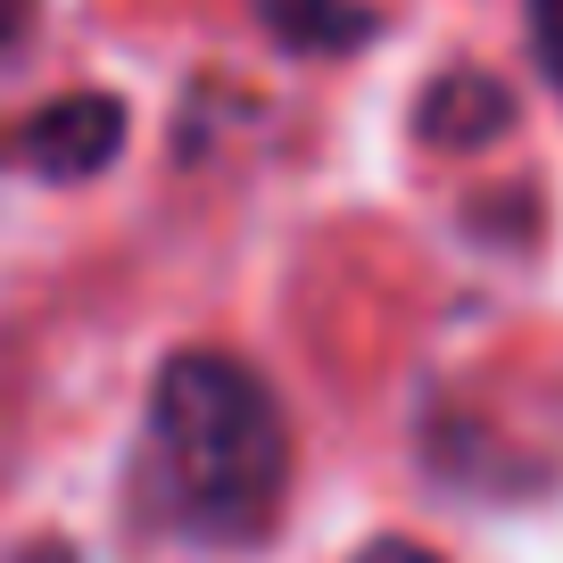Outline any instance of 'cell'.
Segmentation results:
<instances>
[{"label":"cell","mask_w":563,"mask_h":563,"mask_svg":"<svg viewBox=\"0 0 563 563\" xmlns=\"http://www.w3.org/2000/svg\"><path fill=\"white\" fill-rule=\"evenodd\" d=\"M150 464L166 481V522L183 539H265L290 489V422H282L274 382L224 349L166 356L158 389H150Z\"/></svg>","instance_id":"6da1fadb"},{"label":"cell","mask_w":563,"mask_h":563,"mask_svg":"<svg viewBox=\"0 0 563 563\" xmlns=\"http://www.w3.org/2000/svg\"><path fill=\"white\" fill-rule=\"evenodd\" d=\"M117 150H124V100L117 91H58L18 133V158L51 183H91L100 166H117Z\"/></svg>","instance_id":"7a4b0ae2"},{"label":"cell","mask_w":563,"mask_h":563,"mask_svg":"<svg viewBox=\"0 0 563 563\" xmlns=\"http://www.w3.org/2000/svg\"><path fill=\"white\" fill-rule=\"evenodd\" d=\"M514 84H497L489 67H448V75H431L422 84V100H415V133L431 141V150H489V141H506L514 133Z\"/></svg>","instance_id":"3957f363"},{"label":"cell","mask_w":563,"mask_h":563,"mask_svg":"<svg viewBox=\"0 0 563 563\" xmlns=\"http://www.w3.org/2000/svg\"><path fill=\"white\" fill-rule=\"evenodd\" d=\"M257 25L299 58H349L382 34V18L365 0H257Z\"/></svg>","instance_id":"277c9868"},{"label":"cell","mask_w":563,"mask_h":563,"mask_svg":"<svg viewBox=\"0 0 563 563\" xmlns=\"http://www.w3.org/2000/svg\"><path fill=\"white\" fill-rule=\"evenodd\" d=\"M530 51H539V67L563 84V0H530Z\"/></svg>","instance_id":"5b68a950"},{"label":"cell","mask_w":563,"mask_h":563,"mask_svg":"<svg viewBox=\"0 0 563 563\" xmlns=\"http://www.w3.org/2000/svg\"><path fill=\"white\" fill-rule=\"evenodd\" d=\"M356 563H448V555H431L422 539H398V530H389V539H373Z\"/></svg>","instance_id":"8992f818"},{"label":"cell","mask_w":563,"mask_h":563,"mask_svg":"<svg viewBox=\"0 0 563 563\" xmlns=\"http://www.w3.org/2000/svg\"><path fill=\"white\" fill-rule=\"evenodd\" d=\"M25 25H34V0H0V51H18Z\"/></svg>","instance_id":"52a82bcc"},{"label":"cell","mask_w":563,"mask_h":563,"mask_svg":"<svg viewBox=\"0 0 563 563\" xmlns=\"http://www.w3.org/2000/svg\"><path fill=\"white\" fill-rule=\"evenodd\" d=\"M9 563H84V555H75L67 539H34V547H18Z\"/></svg>","instance_id":"ba28073f"}]
</instances>
